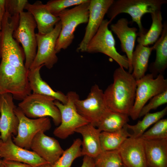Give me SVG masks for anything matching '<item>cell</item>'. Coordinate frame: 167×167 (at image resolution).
<instances>
[{"mask_svg":"<svg viewBox=\"0 0 167 167\" xmlns=\"http://www.w3.org/2000/svg\"><path fill=\"white\" fill-rule=\"evenodd\" d=\"M136 80L132 73L119 66L114 71L113 82L104 92L108 108L113 111L129 115L135 102Z\"/></svg>","mask_w":167,"mask_h":167,"instance_id":"1","label":"cell"},{"mask_svg":"<svg viewBox=\"0 0 167 167\" xmlns=\"http://www.w3.org/2000/svg\"><path fill=\"white\" fill-rule=\"evenodd\" d=\"M19 19V15H11L5 11L0 30V58L19 69L28 71L24 66V51L13 36Z\"/></svg>","mask_w":167,"mask_h":167,"instance_id":"2","label":"cell"},{"mask_svg":"<svg viewBox=\"0 0 167 167\" xmlns=\"http://www.w3.org/2000/svg\"><path fill=\"white\" fill-rule=\"evenodd\" d=\"M167 2V0H114L106 14L111 22L120 14H128L132 21L137 24L139 33H144L141 22L142 16L147 13L161 11L162 6Z\"/></svg>","mask_w":167,"mask_h":167,"instance_id":"3","label":"cell"},{"mask_svg":"<svg viewBox=\"0 0 167 167\" xmlns=\"http://www.w3.org/2000/svg\"><path fill=\"white\" fill-rule=\"evenodd\" d=\"M90 0L70 9L62 11L58 15L61 28L57 41L55 50L57 53L66 49L75 37L74 32L79 25L87 23L89 16Z\"/></svg>","mask_w":167,"mask_h":167,"instance_id":"4","label":"cell"},{"mask_svg":"<svg viewBox=\"0 0 167 167\" xmlns=\"http://www.w3.org/2000/svg\"><path fill=\"white\" fill-rule=\"evenodd\" d=\"M28 71H23L10 63H0V96L11 94L14 99L22 101L31 93Z\"/></svg>","mask_w":167,"mask_h":167,"instance_id":"5","label":"cell"},{"mask_svg":"<svg viewBox=\"0 0 167 167\" xmlns=\"http://www.w3.org/2000/svg\"><path fill=\"white\" fill-rule=\"evenodd\" d=\"M66 96L67 101L65 104L58 100L54 101L60 113L61 122L54 130L53 134L62 139L74 133L77 128L90 123L78 113L76 109L75 102L79 98V95L75 92L70 91Z\"/></svg>","mask_w":167,"mask_h":167,"instance_id":"6","label":"cell"},{"mask_svg":"<svg viewBox=\"0 0 167 167\" xmlns=\"http://www.w3.org/2000/svg\"><path fill=\"white\" fill-rule=\"evenodd\" d=\"M55 99L48 96L31 93L18 105V107L28 118L50 117L55 126L61 122L60 111L54 103Z\"/></svg>","mask_w":167,"mask_h":167,"instance_id":"7","label":"cell"},{"mask_svg":"<svg viewBox=\"0 0 167 167\" xmlns=\"http://www.w3.org/2000/svg\"><path fill=\"white\" fill-rule=\"evenodd\" d=\"M111 22L104 19L97 32L88 44L86 52L89 53H101L109 57L119 66L128 69L129 62L125 55L120 54L115 47V41L111 31L108 28Z\"/></svg>","mask_w":167,"mask_h":167,"instance_id":"8","label":"cell"},{"mask_svg":"<svg viewBox=\"0 0 167 167\" xmlns=\"http://www.w3.org/2000/svg\"><path fill=\"white\" fill-rule=\"evenodd\" d=\"M167 90V79L163 75L154 78L148 74L136 80L135 97L129 116L133 120L139 118L140 112L148 101L156 95Z\"/></svg>","mask_w":167,"mask_h":167,"instance_id":"9","label":"cell"},{"mask_svg":"<svg viewBox=\"0 0 167 167\" xmlns=\"http://www.w3.org/2000/svg\"><path fill=\"white\" fill-rule=\"evenodd\" d=\"M36 22L28 12L23 11L19 14L18 26L13 36L15 39L21 44L25 57L24 66L28 70L36 55L37 45L35 29Z\"/></svg>","mask_w":167,"mask_h":167,"instance_id":"10","label":"cell"},{"mask_svg":"<svg viewBox=\"0 0 167 167\" xmlns=\"http://www.w3.org/2000/svg\"><path fill=\"white\" fill-rule=\"evenodd\" d=\"M14 111L18 118L19 124L17 134L13 137V141L18 146L29 150L33 139L38 133H45L50 129V120L48 117L28 118L18 107L15 108Z\"/></svg>","mask_w":167,"mask_h":167,"instance_id":"11","label":"cell"},{"mask_svg":"<svg viewBox=\"0 0 167 167\" xmlns=\"http://www.w3.org/2000/svg\"><path fill=\"white\" fill-rule=\"evenodd\" d=\"M61 28V24L59 21L49 33L44 35L36 33V53L29 69L42 65L50 69L57 62L58 58L56 55L55 46Z\"/></svg>","mask_w":167,"mask_h":167,"instance_id":"12","label":"cell"},{"mask_svg":"<svg viewBox=\"0 0 167 167\" xmlns=\"http://www.w3.org/2000/svg\"><path fill=\"white\" fill-rule=\"evenodd\" d=\"M75 105L78 113L96 127L108 110L105 101L104 92L97 84L92 86L87 97L78 99Z\"/></svg>","mask_w":167,"mask_h":167,"instance_id":"13","label":"cell"},{"mask_svg":"<svg viewBox=\"0 0 167 167\" xmlns=\"http://www.w3.org/2000/svg\"><path fill=\"white\" fill-rule=\"evenodd\" d=\"M114 0H90L89 16L84 37L77 49L86 52L87 46L95 35Z\"/></svg>","mask_w":167,"mask_h":167,"instance_id":"14","label":"cell"},{"mask_svg":"<svg viewBox=\"0 0 167 167\" xmlns=\"http://www.w3.org/2000/svg\"><path fill=\"white\" fill-rule=\"evenodd\" d=\"M13 99L11 94L0 96V139L2 142L17 133L19 121L14 111L16 106Z\"/></svg>","mask_w":167,"mask_h":167,"instance_id":"15","label":"cell"},{"mask_svg":"<svg viewBox=\"0 0 167 167\" xmlns=\"http://www.w3.org/2000/svg\"><path fill=\"white\" fill-rule=\"evenodd\" d=\"M118 151L126 167H148L144 140L131 136L127 138Z\"/></svg>","mask_w":167,"mask_h":167,"instance_id":"16","label":"cell"},{"mask_svg":"<svg viewBox=\"0 0 167 167\" xmlns=\"http://www.w3.org/2000/svg\"><path fill=\"white\" fill-rule=\"evenodd\" d=\"M12 136L0 147V157L3 159L26 164L34 167L47 163L33 151L21 148L13 142Z\"/></svg>","mask_w":167,"mask_h":167,"instance_id":"17","label":"cell"},{"mask_svg":"<svg viewBox=\"0 0 167 167\" xmlns=\"http://www.w3.org/2000/svg\"><path fill=\"white\" fill-rule=\"evenodd\" d=\"M30 149L51 165L58 160L64 151L57 139L43 132H39L34 137Z\"/></svg>","mask_w":167,"mask_h":167,"instance_id":"18","label":"cell"},{"mask_svg":"<svg viewBox=\"0 0 167 167\" xmlns=\"http://www.w3.org/2000/svg\"><path fill=\"white\" fill-rule=\"evenodd\" d=\"M126 18H122L119 19L115 23L110 26L111 31L117 36L121 43L122 50L125 53L129 62L128 72L132 73L131 65L133 53L138 32L135 27H130Z\"/></svg>","mask_w":167,"mask_h":167,"instance_id":"19","label":"cell"},{"mask_svg":"<svg viewBox=\"0 0 167 167\" xmlns=\"http://www.w3.org/2000/svg\"><path fill=\"white\" fill-rule=\"evenodd\" d=\"M33 17L36 24L38 33L44 35L51 32L56 24L60 21L58 17L52 14L45 4L37 1L33 3L28 2L25 9Z\"/></svg>","mask_w":167,"mask_h":167,"instance_id":"20","label":"cell"},{"mask_svg":"<svg viewBox=\"0 0 167 167\" xmlns=\"http://www.w3.org/2000/svg\"><path fill=\"white\" fill-rule=\"evenodd\" d=\"M101 131L90 123H88L77 128L75 132L82 135L83 156H86L93 159L101 152L100 135Z\"/></svg>","mask_w":167,"mask_h":167,"instance_id":"21","label":"cell"},{"mask_svg":"<svg viewBox=\"0 0 167 167\" xmlns=\"http://www.w3.org/2000/svg\"><path fill=\"white\" fill-rule=\"evenodd\" d=\"M144 141L148 167H167V139Z\"/></svg>","mask_w":167,"mask_h":167,"instance_id":"22","label":"cell"},{"mask_svg":"<svg viewBox=\"0 0 167 167\" xmlns=\"http://www.w3.org/2000/svg\"><path fill=\"white\" fill-rule=\"evenodd\" d=\"M43 66L28 70V80L32 93L51 97L63 104L67 101L66 95L59 91L53 90L41 77L40 71Z\"/></svg>","mask_w":167,"mask_h":167,"instance_id":"23","label":"cell"},{"mask_svg":"<svg viewBox=\"0 0 167 167\" xmlns=\"http://www.w3.org/2000/svg\"><path fill=\"white\" fill-rule=\"evenodd\" d=\"M156 51L155 61L149 68L154 78L160 74L163 75L167 67V24L165 22L161 36L152 46Z\"/></svg>","mask_w":167,"mask_h":167,"instance_id":"24","label":"cell"},{"mask_svg":"<svg viewBox=\"0 0 167 167\" xmlns=\"http://www.w3.org/2000/svg\"><path fill=\"white\" fill-rule=\"evenodd\" d=\"M152 47L144 46L138 44L133 53L131 65L132 74L137 80L145 75L148 67L149 59L152 52Z\"/></svg>","mask_w":167,"mask_h":167,"instance_id":"25","label":"cell"},{"mask_svg":"<svg viewBox=\"0 0 167 167\" xmlns=\"http://www.w3.org/2000/svg\"><path fill=\"white\" fill-rule=\"evenodd\" d=\"M129 116L109 109L102 117L96 127L101 131L114 132L121 130L129 121Z\"/></svg>","mask_w":167,"mask_h":167,"instance_id":"26","label":"cell"},{"mask_svg":"<svg viewBox=\"0 0 167 167\" xmlns=\"http://www.w3.org/2000/svg\"><path fill=\"white\" fill-rule=\"evenodd\" d=\"M152 23L148 31L144 33H138L137 41L138 44L148 46L155 43L162 33L163 24L161 11H157L150 14Z\"/></svg>","mask_w":167,"mask_h":167,"instance_id":"27","label":"cell"},{"mask_svg":"<svg viewBox=\"0 0 167 167\" xmlns=\"http://www.w3.org/2000/svg\"><path fill=\"white\" fill-rule=\"evenodd\" d=\"M127 129L126 125L116 132L101 131L100 139L102 151L118 150L125 141L131 136Z\"/></svg>","mask_w":167,"mask_h":167,"instance_id":"28","label":"cell"},{"mask_svg":"<svg viewBox=\"0 0 167 167\" xmlns=\"http://www.w3.org/2000/svg\"><path fill=\"white\" fill-rule=\"evenodd\" d=\"M167 113L166 106L162 110L153 113H148L144 115L143 119L139 121L134 125L127 123L126 126L127 129L131 130L133 134L131 136L134 138L141 137L146 130L152 125L161 119Z\"/></svg>","mask_w":167,"mask_h":167,"instance_id":"29","label":"cell"},{"mask_svg":"<svg viewBox=\"0 0 167 167\" xmlns=\"http://www.w3.org/2000/svg\"><path fill=\"white\" fill-rule=\"evenodd\" d=\"M81 145L80 139L75 140L71 145L64 151L58 160L52 165V167H71L76 159L83 156L80 147Z\"/></svg>","mask_w":167,"mask_h":167,"instance_id":"30","label":"cell"},{"mask_svg":"<svg viewBox=\"0 0 167 167\" xmlns=\"http://www.w3.org/2000/svg\"><path fill=\"white\" fill-rule=\"evenodd\" d=\"M93 159L96 167H122L123 165L118 150L101 151Z\"/></svg>","mask_w":167,"mask_h":167,"instance_id":"31","label":"cell"},{"mask_svg":"<svg viewBox=\"0 0 167 167\" xmlns=\"http://www.w3.org/2000/svg\"><path fill=\"white\" fill-rule=\"evenodd\" d=\"M143 140L167 139V119H161L142 135Z\"/></svg>","mask_w":167,"mask_h":167,"instance_id":"32","label":"cell"},{"mask_svg":"<svg viewBox=\"0 0 167 167\" xmlns=\"http://www.w3.org/2000/svg\"><path fill=\"white\" fill-rule=\"evenodd\" d=\"M88 0H51L45 5L50 12L58 17L62 11L73 6H76L86 2Z\"/></svg>","mask_w":167,"mask_h":167,"instance_id":"33","label":"cell"},{"mask_svg":"<svg viewBox=\"0 0 167 167\" xmlns=\"http://www.w3.org/2000/svg\"><path fill=\"white\" fill-rule=\"evenodd\" d=\"M167 103V90L158 94L152 97L149 102L141 109L139 116L140 118L143 116L152 109H156L158 107Z\"/></svg>","mask_w":167,"mask_h":167,"instance_id":"34","label":"cell"},{"mask_svg":"<svg viewBox=\"0 0 167 167\" xmlns=\"http://www.w3.org/2000/svg\"><path fill=\"white\" fill-rule=\"evenodd\" d=\"M5 11L11 15H19L24 11L27 0H5Z\"/></svg>","mask_w":167,"mask_h":167,"instance_id":"35","label":"cell"},{"mask_svg":"<svg viewBox=\"0 0 167 167\" xmlns=\"http://www.w3.org/2000/svg\"><path fill=\"white\" fill-rule=\"evenodd\" d=\"M1 162L4 167H34L26 164L3 159Z\"/></svg>","mask_w":167,"mask_h":167,"instance_id":"36","label":"cell"},{"mask_svg":"<svg viewBox=\"0 0 167 167\" xmlns=\"http://www.w3.org/2000/svg\"><path fill=\"white\" fill-rule=\"evenodd\" d=\"M81 167H96L93 158L86 156H84Z\"/></svg>","mask_w":167,"mask_h":167,"instance_id":"37","label":"cell"},{"mask_svg":"<svg viewBox=\"0 0 167 167\" xmlns=\"http://www.w3.org/2000/svg\"><path fill=\"white\" fill-rule=\"evenodd\" d=\"M5 0H0V30L2 27V19L5 12Z\"/></svg>","mask_w":167,"mask_h":167,"instance_id":"38","label":"cell"},{"mask_svg":"<svg viewBox=\"0 0 167 167\" xmlns=\"http://www.w3.org/2000/svg\"><path fill=\"white\" fill-rule=\"evenodd\" d=\"M36 167H52V165L51 164L49 163H46L39 165Z\"/></svg>","mask_w":167,"mask_h":167,"instance_id":"39","label":"cell"},{"mask_svg":"<svg viewBox=\"0 0 167 167\" xmlns=\"http://www.w3.org/2000/svg\"><path fill=\"white\" fill-rule=\"evenodd\" d=\"M0 167H4L2 164L1 162V163L0 165Z\"/></svg>","mask_w":167,"mask_h":167,"instance_id":"40","label":"cell"},{"mask_svg":"<svg viewBox=\"0 0 167 167\" xmlns=\"http://www.w3.org/2000/svg\"><path fill=\"white\" fill-rule=\"evenodd\" d=\"M2 141L1 139H0V147L2 143Z\"/></svg>","mask_w":167,"mask_h":167,"instance_id":"41","label":"cell"},{"mask_svg":"<svg viewBox=\"0 0 167 167\" xmlns=\"http://www.w3.org/2000/svg\"><path fill=\"white\" fill-rule=\"evenodd\" d=\"M1 158L0 157V164H1Z\"/></svg>","mask_w":167,"mask_h":167,"instance_id":"42","label":"cell"},{"mask_svg":"<svg viewBox=\"0 0 167 167\" xmlns=\"http://www.w3.org/2000/svg\"><path fill=\"white\" fill-rule=\"evenodd\" d=\"M122 167H126L123 164V165H122Z\"/></svg>","mask_w":167,"mask_h":167,"instance_id":"43","label":"cell"},{"mask_svg":"<svg viewBox=\"0 0 167 167\" xmlns=\"http://www.w3.org/2000/svg\"></svg>","mask_w":167,"mask_h":167,"instance_id":"44","label":"cell"}]
</instances>
